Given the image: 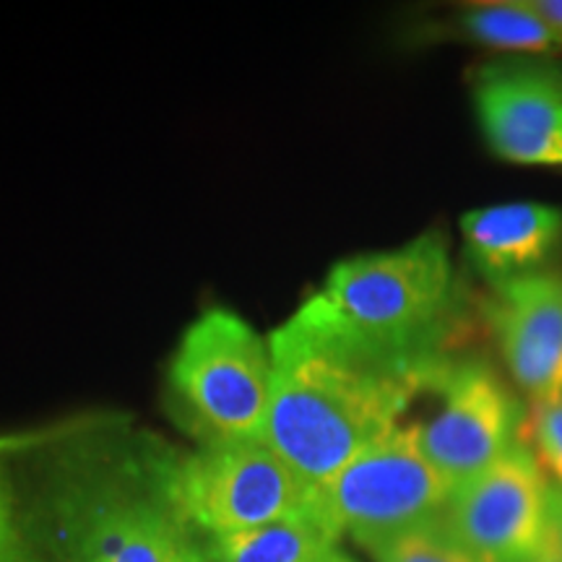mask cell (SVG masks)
<instances>
[{
    "mask_svg": "<svg viewBox=\"0 0 562 562\" xmlns=\"http://www.w3.org/2000/svg\"><path fill=\"white\" fill-rule=\"evenodd\" d=\"M182 463L128 412L0 432V562H209Z\"/></svg>",
    "mask_w": 562,
    "mask_h": 562,
    "instance_id": "cell-1",
    "label": "cell"
},
{
    "mask_svg": "<svg viewBox=\"0 0 562 562\" xmlns=\"http://www.w3.org/2000/svg\"><path fill=\"white\" fill-rule=\"evenodd\" d=\"M273 396L263 442L313 492L402 425L438 364L396 360L318 294L269 334Z\"/></svg>",
    "mask_w": 562,
    "mask_h": 562,
    "instance_id": "cell-2",
    "label": "cell"
},
{
    "mask_svg": "<svg viewBox=\"0 0 562 562\" xmlns=\"http://www.w3.org/2000/svg\"><path fill=\"white\" fill-rule=\"evenodd\" d=\"M321 297L355 334L396 360L432 364L459 318V281L446 237L425 232L391 250L347 258Z\"/></svg>",
    "mask_w": 562,
    "mask_h": 562,
    "instance_id": "cell-3",
    "label": "cell"
},
{
    "mask_svg": "<svg viewBox=\"0 0 562 562\" xmlns=\"http://www.w3.org/2000/svg\"><path fill=\"white\" fill-rule=\"evenodd\" d=\"M273 396L269 336L227 307H209L182 334L167 402L195 448L261 442Z\"/></svg>",
    "mask_w": 562,
    "mask_h": 562,
    "instance_id": "cell-4",
    "label": "cell"
},
{
    "mask_svg": "<svg viewBox=\"0 0 562 562\" xmlns=\"http://www.w3.org/2000/svg\"><path fill=\"white\" fill-rule=\"evenodd\" d=\"M451 495V484L422 451L417 427L404 422L315 490L328 524L364 550L440 518Z\"/></svg>",
    "mask_w": 562,
    "mask_h": 562,
    "instance_id": "cell-5",
    "label": "cell"
},
{
    "mask_svg": "<svg viewBox=\"0 0 562 562\" xmlns=\"http://www.w3.org/2000/svg\"><path fill=\"white\" fill-rule=\"evenodd\" d=\"M427 391L438 406L414 427L422 451L453 490L526 442V409L490 364L446 357Z\"/></svg>",
    "mask_w": 562,
    "mask_h": 562,
    "instance_id": "cell-6",
    "label": "cell"
},
{
    "mask_svg": "<svg viewBox=\"0 0 562 562\" xmlns=\"http://www.w3.org/2000/svg\"><path fill=\"white\" fill-rule=\"evenodd\" d=\"M180 492L206 539L258 529L315 503V492L263 440L186 453Z\"/></svg>",
    "mask_w": 562,
    "mask_h": 562,
    "instance_id": "cell-7",
    "label": "cell"
},
{
    "mask_svg": "<svg viewBox=\"0 0 562 562\" xmlns=\"http://www.w3.org/2000/svg\"><path fill=\"white\" fill-rule=\"evenodd\" d=\"M440 521L480 562H529L552 537L550 480L531 448L518 442L453 490Z\"/></svg>",
    "mask_w": 562,
    "mask_h": 562,
    "instance_id": "cell-8",
    "label": "cell"
},
{
    "mask_svg": "<svg viewBox=\"0 0 562 562\" xmlns=\"http://www.w3.org/2000/svg\"><path fill=\"white\" fill-rule=\"evenodd\" d=\"M476 123L495 157L562 170V68L539 58L490 63L474 76Z\"/></svg>",
    "mask_w": 562,
    "mask_h": 562,
    "instance_id": "cell-9",
    "label": "cell"
},
{
    "mask_svg": "<svg viewBox=\"0 0 562 562\" xmlns=\"http://www.w3.org/2000/svg\"><path fill=\"white\" fill-rule=\"evenodd\" d=\"M487 321L510 381L531 398L562 393V271L492 290Z\"/></svg>",
    "mask_w": 562,
    "mask_h": 562,
    "instance_id": "cell-10",
    "label": "cell"
},
{
    "mask_svg": "<svg viewBox=\"0 0 562 562\" xmlns=\"http://www.w3.org/2000/svg\"><path fill=\"white\" fill-rule=\"evenodd\" d=\"M469 263L492 290L544 271L562 245V209L539 201L495 203L461 216Z\"/></svg>",
    "mask_w": 562,
    "mask_h": 562,
    "instance_id": "cell-11",
    "label": "cell"
},
{
    "mask_svg": "<svg viewBox=\"0 0 562 562\" xmlns=\"http://www.w3.org/2000/svg\"><path fill=\"white\" fill-rule=\"evenodd\" d=\"M341 533L318 508L294 513L258 529L206 539L209 562H321L336 550Z\"/></svg>",
    "mask_w": 562,
    "mask_h": 562,
    "instance_id": "cell-12",
    "label": "cell"
},
{
    "mask_svg": "<svg viewBox=\"0 0 562 562\" xmlns=\"http://www.w3.org/2000/svg\"><path fill=\"white\" fill-rule=\"evenodd\" d=\"M459 32L476 45L510 55H550L562 50L550 26L529 9L526 0H492L472 3L459 13Z\"/></svg>",
    "mask_w": 562,
    "mask_h": 562,
    "instance_id": "cell-13",
    "label": "cell"
},
{
    "mask_svg": "<svg viewBox=\"0 0 562 562\" xmlns=\"http://www.w3.org/2000/svg\"><path fill=\"white\" fill-rule=\"evenodd\" d=\"M375 562H480L451 537L440 518L368 547Z\"/></svg>",
    "mask_w": 562,
    "mask_h": 562,
    "instance_id": "cell-14",
    "label": "cell"
},
{
    "mask_svg": "<svg viewBox=\"0 0 562 562\" xmlns=\"http://www.w3.org/2000/svg\"><path fill=\"white\" fill-rule=\"evenodd\" d=\"M526 446L547 480L562 490V393L531 398L526 412Z\"/></svg>",
    "mask_w": 562,
    "mask_h": 562,
    "instance_id": "cell-15",
    "label": "cell"
},
{
    "mask_svg": "<svg viewBox=\"0 0 562 562\" xmlns=\"http://www.w3.org/2000/svg\"><path fill=\"white\" fill-rule=\"evenodd\" d=\"M526 3L562 42V0H526Z\"/></svg>",
    "mask_w": 562,
    "mask_h": 562,
    "instance_id": "cell-16",
    "label": "cell"
},
{
    "mask_svg": "<svg viewBox=\"0 0 562 562\" xmlns=\"http://www.w3.org/2000/svg\"><path fill=\"white\" fill-rule=\"evenodd\" d=\"M550 526L552 537L562 550V490L550 482Z\"/></svg>",
    "mask_w": 562,
    "mask_h": 562,
    "instance_id": "cell-17",
    "label": "cell"
},
{
    "mask_svg": "<svg viewBox=\"0 0 562 562\" xmlns=\"http://www.w3.org/2000/svg\"><path fill=\"white\" fill-rule=\"evenodd\" d=\"M529 562H562V550L558 547V542H554V537L547 539V544L539 550V554Z\"/></svg>",
    "mask_w": 562,
    "mask_h": 562,
    "instance_id": "cell-18",
    "label": "cell"
},
{
    "mask_svg": "<svg viewBox=\"0 0 562 562\" xmlns=\"http://www.w3.org/2000/svg\"><path fill=\"white\" fill-rule=\"evenodd\" d=\"M321 562H355L351 558H347V554L344 552H339V547H336V550H331L326 554V558H323Z\"/></svg>",
    "mask_w": 562,
    "mask_h": 562,
    "instance_id": "cell-19",
    "label": "cell"
}]
</instances>
